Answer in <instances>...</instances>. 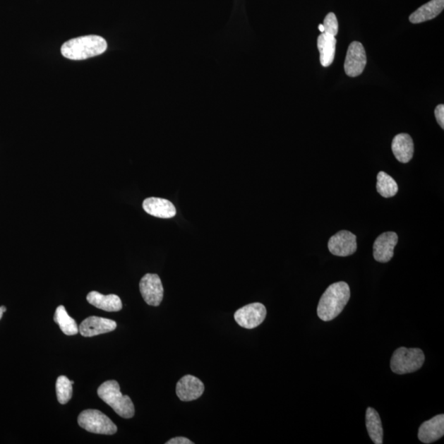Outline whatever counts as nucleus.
I'll use <instances>...</instances> for the list:
<instances>
[{
	"instance_id": "1",
	"label": "nucleus",
	"mask_w": 444,
	"mask_h": 444,
	"mask_svg": "<svg viewBox=\"0 0 444 444\" xmlns=\"http://www.w3.org/2000/svg\"><path fill=\"white\" fill-rule=\"evenodd\" d=\"M351 298L350 287L344 282L332 284L323 294L318 306V316L323 321L333 320L346 307Z\"/></svg>"
},
{
	"instance_id": "2",
	"label": "nucleus",
	"mask_w": 444,
	"mask_h": 444,
	"mask_svg": "<svg viewBox=\"0 0 444 444\" xmlns=\"http://www.w3.org/2000/svg\"><path fill=\"white\" fill-rule=\"evenodd\" d=\"M106 40L96 35L69 40L61 47V54L72 61H83L100 56L107 51Z\"/></svg>"
},
{
	"instance_id": "3",
	"label": "nucleus",
	"mask_w": 444,
	"mask_h": 444,
	"mask_svg": "<svg viewBox=\"0 0 444 444\" xmlns=\"http://www.w3.org/2000/svg\"><path fill=\"white\" fill-rule=\"evenodd\" d=\"M97 394L99 397L111 407L119 416L124 419L133 417L136 408L131 398L123 395L117 381L108 380L103 383L98 388Z\"/></svg>"
},
{
	"instance_id": "4",
	"label": "nucleus",
	"mask_w": 444,
	"mask_h": 444,
	"mask_svg": "<svg viewBox=\"0 0 444 444\" xmlns=\"http://www.w3.org/2000/svg\"><path fill=\"white\" fill-rule=\"evenodd\" d=\"M425 360V354L421 349L400 347L393 353L391 370L397 374L414 373L420 370Z\"/></svg>"
},
{
	"instance_id": "5",
	"label": "nucleus",
	"mask_w": 444,
	"mask_h": 444,
	"mask_svg": "<svg viewBox=\"0 0 444 444\" xmlns=\"http://www.w3.org/2000/svg\"><path fill=\"white\" fill-rule=\"evenodd\" d=\"M80 427L90 433L98 435H114L118 431L117 426L104 413L98 410H85L80 413L78 418Z\"/></svg>"
},
{
	"instance_id": "6",
	"label": "nucleus",
	"mask_w": 444,
	"mask_h": 444,
	"mask_svg": "<svg viewBox=\"0 0 444 444\" xmlns=\"http://www.w3.org/2000/svg\"><path fill=\"white\" fill-rule=\"evenodd\" d=\"M266 316V307L261 303H253L238 309L234 318L239 326L253 329L260 325Z\"/></svg>"
},
{
	"instance_id": "7",
	"label": "nucleus",
	"mask_w": 444,
	"mask_h": 444,
	"mask_svg": "<svg viewBox=\"0 0 444 444\" xmlns=\"http://www.w3.org/2000/svg\"><path fill=\"white\" fill-rule=\"evenodd\" d=\"M141 295L145 302L151 306H159L161 304L164 288L161 278L157 274L148 273L139 283Z\"/></svg>"
},
{
	"instance_id": "8",
	"label": "nucleus",
	"mask_w": 444,
	"mask_h": 444,
	"mask_svg": "<svg viewBox=\"0 0 444 444\" xmlns=\"http://www.w3.org/2000/svg\"><path fill=\"white\" fill-rule=\"evenodd\" d=\"M366 53L363 44L358 42H352L348 47L344 64L346 73L349 77L360 76L366 66Z\"/></svg>"
},
{
	"instance_id": "9",
	"label": "nucleus",
	"mask_w": 444,
	"mask_h": 444,
	"mask_svg": "<svg viewBox=\"0 0 444 444\" xmlns=\"http://www.w3.org/2000/svg\"><path fill=\"white\" fill-rule=\"evenodd\" d=\"M328 249L333 256L339 257L352 256L357 249L356 236L348 231L339 232L329 239Z\"/></svg>"
},
{
	"instance_id": "10",
	"label": "nucleus",
	"mask_w": 444,
	"mask_h": 444,
	"mask_svg": "<svg viewBox=\"0 0 444 444\" xmlns=\"http://www.w3.org/2000/svg\"><path fill=\"white\" fill-rule=\"evenodd\" d=\"M117 323L112 319L91 316L84 319L79 326V332L85 337H92L100 334L116 330Z\"/></svg>"
},
{
	"instance_id": "11",
	"label": "nucleus",
	"mask_w": 444,
	"mask_h": 444,
	"mask_svg": "<svg viewBox=\"0 0 444 444\" xmlns=\"http://www.w3.org/2000/svg\"><path fill=\"white\" fill-rule=\"evenodd\" d=\"M204 389V384L200 379L188 374L179 379L176 391L182 402H191L200 397Z\"/></svg>"
},
{
	"instance_id": "12",
	"label": "nucleus",
	"mask_w": 444,
	"mask_h": 444,
	"mask_svg": "<svg viewBox=\"0 0 444 444\" xmlns=\"http://www.w3.org/2000/svg\"><path fill=\"white\" fill-rule=\"evenodd\" d=\"M398 242L395 232L380 234L373 244V258L379 263H388L393 257L394 248Z\"/></svg>"
},
{
	"instance_id": "13",
	"label": "nucleus",
	"mask_w": 444,
	"mask_h": 444,
	"mask_svg": "<svg viewBox=\"0 0 444 444\" xmlns=\"http://www.w3.org/2000/svg\"><path fill=\"white\" fill-rule=\"evenodd\" d=\"M444 435V415H438L426 422L419 428L418 438L424 443L436 442Z\"/></svg>"
},
{
	"instance_id": "14",
	"label": "nucleus",
	"mask_w": 444,
	"mask_h": 444,
	"mask_svg": "<svg viewBox=\"0 0 444 444\" xmlns=\"http://www.w3.org/2000/svg\"><path fill=\"white\" fill-rule=\"evenodd\" d=\"M144 211L149 215L159 218H172L176 215V208L167 199L148 198L143 203Z\"/></svg>"
},
{
	"instance_id": "15",
	"label": "nucleus",
	"mask_w": 444,
	"mask_h": 444,
	"mask_svg": "<svg viewBox=\"0 0 444 444\" xmlns=\"http://www.w3.org/2000/svg\"><path fill=\"white\" fill-rule=\"evenodd\" d=\"M392 150L398 162L407 163L411 161L414 154V143L409 134H397L393 138Z\"/></svg>"
},
{
	"instance_id": "16",
	"label": "nucleus",
	"mask_w": 444,
	"mask_h": 444,
	"mask_svg": "<svg viewBox=\"0 0 444 444\" xmlns=\"http://www.w3.org/2000/svg\"><path fill=\"white\" fill-rule=\"evenodd\" d=\"M87 301L92 306L107 312H118L123 308L121 298L113 294L104 296L97 292H92L88 294Z\"/></svg>"
},
{
	"instance_id": "17",
	"label": "nucleus",
	"mask_w": 444,
	"mask_h": 444,
	"mask_svg": "<svg viewBox=\"0 0 444 444\" xmlns=\"http://www.w3.org/2000/svg\"><path fill=\"white\" fill-rule=\"evenodd\" d=\"M444 8V0H431L424 4L414 12L410 16V22L412 23H421L433 19L440 14Z\"/></svg>"
},
{
	"instance_id": "18",
	"label": "nucleus",
	"mask_w": 444,
	"mask_h": 444,
	"mask_svg": "<svg viewBox=\"0 0 444 444\" xmlns=\"http://www.w3.org/2000/svg\"><path fill=\"white\" fill-rule=\"evenodd\" d=\"M337 40L327 33H321L318 38V49L320 53L322 66H330L335 58Z\"/></svg>"
},
{
	"instance_id": "19",
	"label": "nucleus",
	"mask_w": 444,
	"mask_h": 444,
	"mask_svg": "<svg viewBox=\"0 0 444 444\" xmlns=\"http://www.w3.org/2000/svg\"><path fill=\"white\" fill-rule=\"evenodd\" d=\"M366 421L367 431L372 441L376 444H383L382 421L376 409L371 407L367 409Z\"/></svg>"
},
{
	"instance_id": "20",
	"label": "nucleus",
	"mask_w": 444,
	"mask_h": 444,
	"mask_svg": "<svg viewBox=\"0 0 444 444\" xmlns=\"http://www.w3.org/2000/svg\"><path fill=\"white\" fill-rule=\"evenodd\" d=\"M54 320L59 324L61 331L67 336L77 335L79 328L76 321L68 316L66 308L59 306L54 313Z\"/></svg>"
},
{
	"instance_id": "21",
	"label": "nucleus",
	"mask_w": 444,
	"mask_h": 444,
	"mask_svg": "<svg viewBox=\"0 0 444 444\" xmlns=\"http://www.w3.org/2000/svg\"><path fill=\"white\" fill-rule=\"evenodd\" d=\"M377 191L383 198L395 196L398 192L395 179L385 172H379L377 176Z\"/></svg>"
},
{
	"instance_id": "22",
	"label": "nucleus",
	"mask_w": 444,
	"mask_h": 444,
	"mask_svg": "<svg viewBox=\"0 0 444 444\" xmlns=\"http://www.w3.org/2000/svg\"><path fill=\"white\" fill-rule=\"evenodd\" d=\"M56 387L59 403L64 405L71 401L73 396V383L66 376H59L57 378Z\"/></svg>"
},
{
	"instance_id": "23",
	"label": "nucleus",
	"mask_w": 444,
	"mask_h": 444,
	"mask_svg": "<svg viewBox=\"0 0 444 444\" xmlns=\"http://www.w3.org/2000/svg\"><path fill=\"white\" fill-rule=\"evenodd\" d=\"M324 27V32L331 36L336 37L338 32V22L336 15L333 13H329L323 23Z\"/></svg>"
},
{
	"instance_id": "24",
	"label": "nucleus",
	"mask_w": 444,
	"mask_h": 444,
	"mask_svg": "<svg viewBox=\"0 0 444 444\" xmlns=\"http://www.w3.org/2000/svg\"><path fill=\"white\" fill-rule=\"evenodd\" d=\"M436 117L440 127L444 128V106L443 104H438L435 111Z\"/></svg>"
},
{
	"instance_id": "25",
	"label": "nucleus",
	"mask_w": 444,
	"mask_h": 444,
	"mask_svg": "<svg viewBox=\"0 0 444 444\" xmlns=\"http://www.w3.org/2000/svg\"><path fill=\"white\" fill-rule=\"evenodd\" d=\"M167 444H193V443L191 440H189L188 438L184 437H177L172 438Z\"/></svg>"
},
{
	"instance_id": "26",
	"label": "nucleus",
	"mask_w": 444,
	"mask_h": 444,
	"mask_svg": "<svg viewBox=\"0 0 444 444\" xmlns=\"http://www.w3.org/2000/svg\"><path fill=\"white\" fill-rule=\"evenodd\" d=\"M7 308L5 306H0V319L2 318L4 312H6Z\"/></svg>"
},
{
	"instance_id": "27",
	"label": "nucleus",
	"mask_w": 444,
	"mask_h": 444,
	"mask_svg": "<svg viewBox=\"0 0 444 444\" xmlns=\"http://www.w3.org/2000/svg\"><path fill=\"white\" fill-rule=\"evenodd\" d=\"M318 30L321 32V33L324 32V27L323 24L318 25Z\"/></svg>"
}]
</instances>
